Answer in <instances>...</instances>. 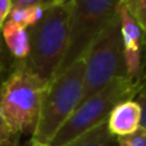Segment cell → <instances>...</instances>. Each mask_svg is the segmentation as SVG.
<instances>
[{
  "label": "cell",
  "mask_w": 146,
  "mask_h": 146,
  "mask_svg": "<svg viewBox=\"0 0 146 146\" xmlns=\"http://www.w3.org/2000/svg\"><path fill=\"white\" fill-rule=\"evenodd\" d=\"M71 4H54L41 19L27 28L30 53L25 64L31 72L50 82L58 71L68 44Z\"/></svg>",
  "instance_id": "6da1fadb"
},
{
  "label": "cell",
  "mask_w": 146,
  "mask_h": 146,
  "mask_svg": "<svg viewBox=\"0 0 146 146\" xmlns=\"http://www.w3.org/2000/svg\"><path fill=\"white\" fill-rule=\"evenodd\" d=\"M48 85L49 82L19 60L0 86V110L9 126L21 136H32L35 132Z\"/></svg>",
  "instance_id": "7a4b0ae2"
},
{
  "label": "cell",
  "mask_w": 146,
  "mask_h": 146,
  "mask_svg": "<svg viewBox=\"0 0 146 146\" xmlns=\"http://www.w3.org/2000/svg\"><path fill=\"white\" fill-rule=\"evenodd\" d=\"M83 71L82 58L51 78L42 98L37 124L31 140L44 146L50 145L62 124L80 105L83 90Z\"/></svg>",
  "instance_id": "3957f363"
},
{
  "label": "cell",
  "mask_w": 146,
  "mask_h": 146,
  "mask_svg": "<svg viewBox=\"0 0 146 146\" xmlns=\"http://www.w3.org/2000/svg\"><path fill=\"white\" fill-rule=\"evenodd\" d=\"M141 91H144L142 80H132L129 77L113 80L95 95L78 105L58 129L49 146H63L88 129L99 126L108 119L117 104L135 99Z\"/></svg>",
  "instance_id": "277c9868"
},
{
  "label": "cell",
  "mask_w": 146,
  "mask_h": 146,
  "mask_svg": "<svg viewBox=\"0 0 146 146\" xmlns=\"http://www.w3.org/2000/svg\"><path fill=\"white\" fill-rule=\"evenodd\" d=\"M83 90L80 104L95 95L113 80L127 77L118 9L117 14L87 49L83 55Z\"/></svg>",
  "instance_id": "5b68a950"
},
{
  "label": "cell",
  "mask_w": 146,
  "mask_h": 146,
  "mask_svg": "<svg viewBox=\"0 0 146 146\" xmlns=\"http://www.w3.org/2000/svg\"><path fill=\"white\" fill-rule=\"evenodd\" d=\"M119 0H73L71 3L68 44L54 76L83 58L87 49L117 14Z\"/></svg>",
  "instance_id": "8992f818"
},
{
  "label": "cell",
  "mask_w": 146,
  "mask_h": 146,
  "mask_svg": "<svg viewBox=\"0 0 146 146\" xmlns=\"http://www.w3.org/2000/svg\"><path fill=\"white\" fill-rule=\"evenodd\" d=\"M118 15L121 19V37L123 46V59L127 77L142 80L141 77V48L144 31L131 14L118 4Z\"/></svg>",
  "instance_id": "52a82bcc"
},
{
  "label": "cell",
  "mask_w": 146,
  "mask_h": 146,
  "mask_svg": "<svg viewBox=\"0 0 146 146\" xmlns=\"http://www.w3.org/2000/svg\"><path fill=\"white\" fill-rule=\"evenodd\" d=\"M106 126L115 137L128 136L145 127L144 91L139 94V98L136 96L135 99L117 104L106 119Z\"/></svg>",
  "instance_id": "ba28073f"
},
{
  "label": "cell",
  "mask_w": 146,
  "mask_h": 146,
  "mask_svg": "<svg viewBox=\"0 0 146 146\" xmlns=\"http://www.w3.org/2000/svg\"><path fill=\"white\" fill-rule=\"evenodd\" d=\"M4 42L13 58L18 62L25 60L30 53V41H28L27 28L13 21L7 19L1 27Z\"/></svg>",
  "instance_id": "9c48e42d"
},
{
  "label": "cell",
  "mask_w": 146,
  "mask_h": 146,
  "mask_svg": "<svg viewBox=\"0 0 146 146\" xmlns=\"http://www.w3.org/2000/svg\"><path fill=\"white\" fill-rule=\"evenodd\" d=\"M63 146H118V141L108 129L105 121Z\"/></svg>",
  "instance_id": "30bf717a"
},
{
  "label": "cell",
  "mask_w": 146,
  "mask_h": 146,
  "mask_svg": "<svg viewBox=\"0 0 146 146\" xmlns=\"http://www.w3.org/2000/svg\"><path fill=\"white\" fill-rule=\"evenodd\" d=\"M119 5L133 17L142 31L146 30V1L145 0H119Z\"/></svg>",
  "instance_id": "8fae6325"
},
{
  "label": "cell",
  "mask_w": 146,
  "mask_h": 146,
  "mask_svg": "<svg viewBox=\"0 0 146 146\" xmlns=\"http://www.w3.org/2000/svg\"><path fill=\"white\" fill-rule=\"evenodd\" d=\"M0 146H21V135L9 126L0 110Z\"/></svg>",
  "instance_id": "7c38bea8"
},
{
  "label": "cell",
  "mask_w": 146,
  "mask_h": 146,
  "mask_svg": "<svg viewBox=\"0 0 146 146\" xmlns=\"http://www.w3.org/2000/svg\"><path fill=\"white\" fill-rule=\"evenodd\" d=\"M118 146H146V128L141 127L135 133L124 137H117Z\"/></svg>",
  "instance_id": "4fadbf2b"
},
{
  "label": "cell",
  "mask_w": 146,
  "mask_h": 146,
  "mask_svg": "<svg viewBox=\"0 0 146 146\" xmlns=\"http://www.w3.org/2000/svg\"><path fill=\"white\" fill-rule=\"evenodd\" d=\"M10 1H12V8L41 7L46 9L54 4H59V0H10Z\"/></svg>",
  "instance_id": "5bb4252c"
},
{
  "label": "cell",
  "mask_w": 146,
  "mask_h": 146,
  "mask_svg": "<svg viewBox=\"0 0 146 146\" xmlns=\"http://www.w3.org/2000/svg\"><path fill=\"white\" fill-rule=\"evenodd\" d=\"M10 10H12V1L10 0H0V28L8 19Z\"/></svg>",
  "instance_id": "9a60e30c"
},
{
  "label": "cell",
  "mask_w": 146,
  "mask_h": 146,
  "mask_svg": "<svg viewBox=\"0 0 146 146\" xmlns=\"http://www.w3.org/2000/svg\"><path fill=\"white\" fill-rule=\"evenodd\" d=\"M21 146H44V145H40V144H37V142H35L33 140H28V141H26L23 145H21Z\"/></svg>",
  "instance_id": "2e32d148"
},
{
  "label": "cell",
  "mask_w": 146,
  "mask_h": 146,
  "mask_svg": "<svg viewBox=\"0 0 146 146\" xmlns=\"http://www.w3.org/2000/svg\"><path fill=\"white\" fill-rule=\"evenodd\" d=\"M73 0H59V4H71Z\"/></svg>",
  "instance_id": "e0dca14e"
},
{
  "label": "cell",
  "mask_w": 146,
  "mask_h": 146,
  "mask_svg": "<svg viewBox=\"0 0 146 146\" xmlns=\"http://www.w3.org/2000/svg\"><path fill=\"white\" fill-rule=\"evenodd\" d=\"M1 64H3V53H1V48H0V71H1Z\"/></svg>",
  "instance_id": "ac0fdd59"
}]
</instances>
